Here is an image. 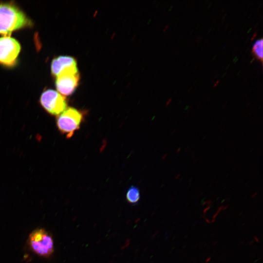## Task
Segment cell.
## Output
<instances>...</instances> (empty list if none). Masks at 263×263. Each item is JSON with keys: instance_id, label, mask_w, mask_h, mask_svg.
I'll return each mask as SVG.
<instances>
[{"instance_id": "6", "label": "cell", "mask_w": 263, "mask_h": 263, "mask_svg": "<svg viewBox=\"0 0 263 263\" xmlns=\"http://www.w3.org/2000/svg\"><path fill=\"white\" fill-rule=\"evenodd\" d=\"M79 81L78 70H67L56 76V85L59 93L62 95H69L75 91Z\"/></svg>"}, {"instance_id": "2", "label": "cell", "mask_w": 263, "mask_h": 263, "mask_svg": "<svg viewBox=\"0 0 263 263\" xmlns=\"http://www.w3.org/2000/svg\"><path fill=\"white\" fill-rule=\"evenodd\" d=\"M83 120V112L75 108L69 107L57 115L56 127L61 133L69 138L79 129Z\"/></svg>"}, {"instance_id": "1", "label": "cell", "mask_w": 263, "mask_h": 263, "mask_svg": "<svg viewBox=\"0 0 263 263\" xmlns=\"http://www.w3.org/2000/svg\"><path fill=\"white\" fill-rule=\"evenodd\" d=\"M32 23L23 12L16 5L0 3V34L9 36L13 31Z\"/></svg>"}, {"instance_id": "9", "label": "cell", "mask_w": 263, "mask_h": 263, "mask_svg": "<svg viewBox=\"0 0 263 263\" xmlns=\"http://www.w3.org/2000/svg\"><path fill=\"white\" fill-rule=\"evenodd\" d=\"M263 40L262 38L256 40L253 45L252 52L255 57L262 61L263 57Z\"/></svg>"}, {"instance_id": "3", "label": "cell", "mask_w": 263, "mask_h": 263, "mask_svg": "<svg viewBox=\"0 0 263 263\" xmlns=\"http://www.w3.org/2000/svg\"><path fill=\"white\" fill-rule=\"evenodd\" d=\"M31 249L38 255L48 257L54 252V242L51 235L43 229L33 231L29 238Z\"/></svg>"}, {"instance_id": "5", "label": "cell", "mask_w": 263, "mask_h": 263, "mask_svg": "<svg viewBox=\"0 0 263 263\" xmlns=\"http://www.w3.org/2000/svg\"><path fill=\"white\" fill-rule=\"evenodd\" d=\"M19 41L10 36L0 37V63L6 66H12L16 61L20 51Z\"/></svg>"}, {"instance_id": "8", "label": "cell", "mask_w": 263, "mask_h": 263, "mask_svg": "<svg viewBox=\"0 0 263 263\" xmlns=\"http://www.w3.org/2000/svg\"><path fill=\"white\" fill-rule=\"evenodd\" d=\"M140 198V192L138 188L134 186L130 187L126 193L127 202L132 204H135L138 202Z\"/></svg>"}, {"instance_id": "4", "label": "cell", "mask_w": 263, "mask_h": 263, "mask_svg": "<svg viewBox=\"0 0 263 263\" xmlns=\"http://www.w3.org/2000/svg\"><path fill=\"white\" fill-rule=\"evenodd\" d=\"M40 103L45 110L53 115H59L67 107L65 97L52 89L46 90L42 93Z\"/></svg>"}, {"instance_id": "7", "label": "cell", "mask_w": 263, "mask_h": 263, "mask_svg": "<svg viewBox=\"0 0 263 263\" xmlns=\"http://www.w3.org/2000/svg\"><path fill=\"white\" fill-rule=\"evenodd\" d=\"M51 68L52 73L56 76L67 70H77L75 59L70 56H59L54 58Z\"/></svg>"}]
</instances>
